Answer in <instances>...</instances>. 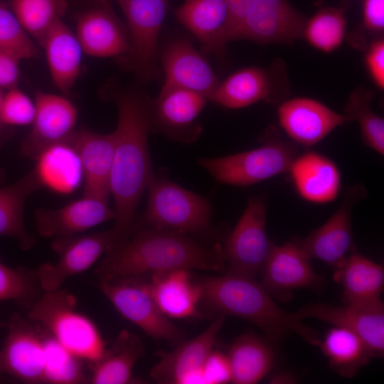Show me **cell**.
<instances>
[{
  "label": "cell",
  "instance_id": "6da1fadb",
  "mask_svg": "<svg viewBox=\"0 0 384 384\" xmlns=\"http://www.w3.org/2000/svg\"><path fill=\"white\" fill-rule=\"evenodd\" d=\"M109 99L118 111L110 180L113 227L124 241L132 233L137 206L156 174L149 149L153 99L139 87L114 90Z\"/></svg>",
  "mask_w": 384,
  "mask_h": 384
},
{
  "label": "cell",
  "instance_id": "7a4b0ae2",
  "mask_svg": "<svg viewBox=\"0 0 384 384\" xmlns=\"http://www.w3.org/2000/svg\"><path fill=\"white\" fill-rule=\"evenodd\" d=\"M225 267L220 245H205L170 230L140 227L106 252L95 273L99 281H111L178 269L219 272Z\"/></svg>",
  "mask_w": 384,
  "mask_h": 384
},
{
  "label": "cell",
  "instance_id": "3957f363",
  "mask_svg": "<svg viewBox=\"0 0 384 384\" xmlns=\"http://www.w3.org/2000/svg\"><path fill=\"white\" fill-rule=\"evenodd\" d=\"M200 304L217 316H233L261 329L270 338L295 334L319 346L318 333L306 326L296 312L281 308L255 278L227 272L204 277L198 282Z\"/></svg>",
  "mask_w": 384,
  "mask_h": 384
},
{
  "label": "cell",
  "instance_id": "277c9868",
  "mask_svg": "<svg viewBox=\"0 0 384 384\" xmlns=\"http://www.w3.org/2000/svg\"><path fill=\"white\" fill-rule=\"evenodd\" d=\"M168 174L167 170L161 169L151 181L147 205L137 228L170 230L198 240L213 236L209 200L172 181Z\"/></svg>",
  "mask_w": 384,
  "mask_h": 384
},
{
  "label": "cell",
  "instance_id": "5b68a950",
  "mask_svg": "<svg viewBox=\"0 0 384 384\" xmlns=\"http://www.w3.org/2000/svg\"><path fill=\"white\" fill-rule=\"evenodd\" d=\"M26 317L90 364L100 360L107 348L94 321L78 311L75 297L60 288L43 291L28 309Z\"/></svg>",
  "mask_w": 384,
  "mask_h": 384
},
{
  "label": "cell",
  "instance_id": "8992f818",
  "mask_svg": "<svg viewBox=\"0 0 384 384\" xmlns=\"http://www.w3.org/2000/svg\"><path fill=\"white\" fill-rule=\"evenodd\" d=\"M127 21L129 49L122 65L141 85L161 77L159 38L171 0H117Z\"/></svg>",
  "mask_w": 384,
  "mask_h": 384
},
{
  "label": "cell",
  "instance_id": "52a82bcc",
  "mask_svg": "<svg viewBox=\"0 0 384 384\" xmlns=\"http://www.w3.org/2000/svg\"><path fill=\"white\" fill-rule=\"evenodd\" d=\"M290 143L273 137L259 147L228 156L198 159V164L220 183L247 186L288 171L296 156Z\"/></svg>",
  "mask_w": 384,
  "mask_h": 384
},
{
  "label": "cell",
  "instance_id": "ba28073f",
  "mask_svg": "<svg viewBox=\"0 0 384 384\" xmlns=\"http://www.w3.org/2000/svg\"><path fill=\"white\" fill-rule=\"evenodd\" d=\"M266 208L260 198L250 197L233 230L225 239L223 254L228 272L256 278L273 244L266 229Z\"/></svg>",
  "mask_w": 384,
  "mask_h": 384
},
{
  "label": "cell",
  "instance_id": "9c48e42d",
  "mask_svg": "<svg viewBox=\"0 0 384 384\" xmlns=\"http://www.w3.org/2000/svg\"><path fill=\"white\" fill-rule=\"evenodd\" d=\"M97 287L124 318L151 338L171 343L181 341V331L160 311L144 282L124 277L99 281Z\"/></svg>",
  "mask_w": 384,
  "mask_h": 384
},
{
  "label": "cell",
  "instance_id": "30bf717a",
  "mask_svg": "<svg viewBox=\"0 0 384 384\" xmlns=\"http://www.w3.org/2000/svg\"><path fill=\"white\" fill-rule=\"evenodd\" d=\"M119 242L113 227L88 235L55 239L52 247L58 254V260L54 263H43L36 271L41 289L60 288L69 277L90 268Z\"/></svg>",
  "mask_w": 384,
  "mask_h": 384
},
{
  "label": "cell",
  "instance_id": "8fae6325",
  "mask_svg": "<svg viewBox=\"0 0 384 384\" xmlns=\"http://www.w3.org/2000/svg\"><path fill=\"white\" fill-rule=\"evenodd\" d=\"M33 324L17 314L10 319L0 347V374L24 383H43V329Z\"/></svg>",
  "mask_w": 384,
  "mask_h": 384
},
{
  "label": "cell",
  "instance_id": "7c38bea8",
  "mask_svg": "<svg viewBox=\"0 0 384 384\" xmlns=\"http://www.w3.org/2000/svg\"><path fill=\"white\" fill-rule=\"evenodd\" d=\"M164 75L161 90L183 88L198 92L208 100L218 86V80L208 61L186 37L171 38L159 51Z\"/></svg>",
  "mask_w": 384,
  "mask_h": 384
},
{
  "label": "cell",
  "instance_id": "4fadbf2b",
  "mask_svg": "<svg viewBox=\"0 0 384 384\" xmlns=\"http://www.w3.org/2000/svg\"><path fill=\"white\" fill-rule=\"evenodd\" d=\"M225 317L217 316L204 331L190 340L181 341L173 351L156 352L159 358L151 370V378L161 384H204L203 366L213 349Z\"/></svg>",
  "mask_w": 384,
  "mask_h": 384
},
{
  "label": "cell",
  "instance_id": "5bb4252c",
  "mask_svg": "<svg viewBox=\"0 0 384 384\" xmlns=\"http://www.w3.org/2000/svg\"><path fill=\"white\" fill-rule=\"evenodd\" d=\"M208 100L204 95L186 89L161 90L153 99L151 132L179 143L197 141L202 133L197 118Z\"/></svg>",
  "mask_w": 384,
  "mask_h": 384
},
{
  "label": "cell",
  "instance_id": "9a60e30c",
  "mask_svg": "<svg viewBox=\"0 0 384 384\" xmlns=\"http://www.w3.org/2000/svg\"><path fill=\"white\" fill-rule=\"evenodd\" d=\"M32 129L21 145L23 156L37 159L48 147L67 142L75 132L78 110L64 96L38 91L35 94Z\"/></svg>",
  "mask_w": 384,
  "mask_h": 384
},
{
  "label": "cell",
  "instance_id": "2e32d148",
  "mask_svg": "<svg viewBox=\"0 0 384 384\" xmlns=\"http://www.w3.org/2000/svg\"><path fill=\"white\" fill-rule=\"evenodd\" d=\"M310 260L297 242L273 245L260 272V284L272 297L282 301L289 299L294 290L318 289L324 279Z\"/></svg>",
  "mask_w": 384,
  "mask_h": 384
},
{
  "label": "cell",
  "instance_id": "e0dca14e",
  "mask_svg": "<svg viewBox=\"0 0 384 384\" xmlns=\"http://www.w3.org/2000/svg\"><path fill=\"white\" fill-rule=\"evenodd\" d=\"M306 20L288 0H255L237 40L290 45L302 37Z\"/></svg>",
  "mask_w": 384,
  "mask_h": 384
},
{
  "label": "cell",
  "instance_id": "ac0fdd59",
  "mask_svg": "<svg viewBox=\"0 0 384 384\" xmlns=\"http://www.w3.org/2000/svg\"><path fill=\"white\" fill-rule=\"evenodd\" d=\"M302 319L314 318L350 330L366 344L372 357L384 353V307L345 303L344 306L309 304L296 312Z\"/></svg>",
  "mask_w": 384,
  "mask_h": 384
},
{
  "label": "cell",
  "instance_id": "d6986e66",
  "mask_svg": "<svg viewBox=\"0 0 384 384\" xmlns=\"http://www.w3.org/2000/svg\"><path fill=\"white\" fill-rule=\"evenodd\" d=\"M279 124L294 142L304 146L316 144L350 119L323 103L308 97L283 102L277 109Z\"/></svg>",
  "mask_w": 384,
  "mask_h": 384
},
{
  "label": "cell",
  "instance_id": "ffe728a7",
  "mask_svg": "<svg viewBox=\"0 0 384 384\" xmlns=\"http://www.w3.org/2000/svg\"><path fill=\"white\" fill-rule=\"evenodd\" d=\"M363 191H349L343 204L321 226L297 243L309 259L319 260L336 267L355 250L351 212Z\"/></svg>",
  "mask_w": 384,
  "mask_h": 384
},
{
  "label": "cell",
  "instance_id": "44dd1931",
  "mask_svg": "<svg viewBox=\"0 0 384 384\" xmlns=\"http://www.w3.org/2000/svg\"><path fill=\"white\" fill-rule=\"evenodd\" d=\"M68 144L76 152L84 178L82 196L108 201L114 157V134L75 130Z\"/></svg>",
  "mask_w": 384,
  "mask_h": 384
},
{
  "label": "cell",
  "instance_id": "7402d4cb",
  "mask_svg": "<svg viewBox=\"0 0 384 384\" xmlns=\"http://www.w3.org/2000/svg\"><path fill=\"white\" fill-rule=\"evenodd\" d=\"M108 201L82 196L58 209L38 208L35 212L38 233L53 239L70 238L102 223L114 220Z\"/></svg>",
  "mask_w": 384,
  "mask_h": 384
},
{
  "label": "cell",
  "instance_id": "603a6c76",
  "mask_svg": "<svg viewBox=\"0 0 384 384\" xmlns=\"http://www.w3.org/2000/svg\"><path fill=\"white\" fill-rule=\"evenodd\" d=\"M176 19L200 42L202 53L225 56L228 42L226 0H184L172 9Z\"/></svg>",
  "mask_w": 384,
  "mask_h": 384
},
{
  "label": "cell",
  "instance_id": "cb8c5ba5",
  "mask_svg": "<svg viewBox=\"0 0 384 384\" xmlns=\"http://www.w3.org/2000/svg\"><path fill=\"white\" fill-rule=\"evenodd\" d=\"M75 36L83 53L90 56L122 57L129 49L127 33L112 9L103 6L78 17Z\"/></svg>",
  "mask_w": 384,
  "mask_h": 384
},
{
  "label": "cell",
  "instance_id": "d4e9b609",
  "mask_svg": "<svg viewBox=\"0 0 384 384\" xmlns=\"http://www.w3.org/2000/svg\"><path fill=\"white\" fill-rule=\"evenodd\" d=\"M188 270L178 269L150 274L144 282L160 311L169 319H183L200 315L201 289L193 282Z\"/></svg>",
  "mask_w": 384,
  "mask_h": 384
},
{
  "label": "cell",
  "instance_id": "484cf974",
  "mask_svg": "<svg viewBox=\"0 0 384 384\" xmlns=\"http://www.w3.org/2000/svg\"><path fill=\"white\" fill-rule=\"evenodd\" d=\"M273 69L251 66L236 70L220 82L210 101L230 109H239L260 101L277 100Z\"/></svg>",
  "mask_w": 384,
  "mask_h": 384
},
{
  "label": "cell",
  "instance_id": "4316f807",
  "mask_svg": "<svg viewBox=\"0 0 384 384\" xmlns=\"http://www.w3.org/2000/svg\"><path fill=\"white\" fill-rule=\"evenodd\" d=\"M299 195L314 203L334 201L340 191L341 174L326 156L309 151L293 160L288 170Z\"/></svg>",
  "mask_w": 384,
  "mask_h": 384
},
{
  "label": "cell",
  "instance_id": "83f0119b",
  "mask_svg": "<svg viewBox=\"0 0 384 384\" xmlns=\"http://www.w3.org/2000/svg\"><path fill=\"white\" fill-rule=\"evenodd\" d=\"M334 269V279L342 287L344 303L383 305L380 296L384 287V269L381 265L355 250Z\"/></svg>",
  "mask_w": 384,
  "mask_h": 384
},
{
  "label": "cell",
  "instance_id": "f1b7e54d",
  "mask_svg": "<svg viewBox=\"0 0 384 384\" xmlns=\"http://www.w3.org/2000/svg\"><path fill=\"white\" fill-rule=\"evenodd\" d=\"M143 343L134 333L124 329L119 332L102 357L90 364L92 384H129L140 383L133 375L137 361L144 355Z\"/></svg>",
  "mask_w": 384,
  "mask_h": 384
},
{
  "label": "cell",
  "instance_id": "f546056e",
  "mask_svg": "<svg viewBox=\"0 0 384 384\" xmlns=\"http://www.w3.org/2000/svg\"><path fill=\"white\" fill-rule=\"evenodd\" d=\"M42 47L54 85L68 94L79 76L83 53L75 34L60 18L50 29Z\"/></svg>",
  "mask_w": 384,
  "mask_h": 384
},
{
  "label": "cell",
  "instance_id": "4dcf8cb0",
  "mask_svg": "<svg viewBox=\"0 0 384 384\" xmlns=\"http://www.w3.org/2000/svg\"><path fill=\"white\" fill-rule=\"evenodd\" d=\"M232 370V383L255 384L272 370L275 352L267 338L247 332L238 336L232 343L228 353Z\"/></svg>",
  "mask_w": 384,
  "mask_h": 384
},
{
  "label": "cell",
  "instance_id": "1f68e13d",
  "mask_svg": "<svg viewBox=\"0 0 384 384\" xmlns=\"http://www.w3.org/2000/svg\"><path fill=\"white\" fill-rule=\"evenodd\" d=\"M41 186L33 169L16 182L0 187V236L16 239L24 250L31 249L36 242L24 225V206L28 197Z\"/></svg>",
  "mask_w": 384,
  "mask_h": 384
},
{
  "label": "cell",
  "instance_id": "d6a6232c",
  "mask_svg": "<svg viewBox=\"0 0 384 384\" xmlns=\"http://www.w3.org/2000/svg\"><path fill=\"white\" fill-rule=\"evenodd\" d=\"M35 170L43 186L59 193H70L82 174L79 158L67 142L54 144L36 159Z\"/></svg>",
  "mask_w": 384,
  "mask_h": 384
},
{
  "label": "cell",
  "instance_id": "836d02e7",
  "mask_svg": "<svg viewBox=\"0 0 384 384\" xmlns=\"http://www.w3.org/2000/svg\"><path fill=\"white\" fill-rule=\"evenodd\" d=\"M319 346L332 369L345 378L355 376L372 358L360 336L339 326L329 329Z\"/></svg>",
  "mask_w": 384,
  "mask_h": 384
},
{
  "label": "cell",
  "instance_id": "e575fe53",
  "mask_svg": "<svg viewBox=\"0 0 384 384\" xmlns=\"http://www.w3.org/2000/svg\"><path fill=\"white\" fill-rule=\"evenodd\" d=\"M11 7L26 33L42 46L55 23L65 14L66 0H11Z\"/></svg>",
  "mask_w": 384,
  "mask_h": 384
},
{
  "label": "cell",
  "instance_id": "d590c367",
  "mask_svg": "<svg viewBox=\"0 0 384 384\" xmlns=\"http://www.w3.org/2000/svg\"><path fill=\"white\" fill-rule=\"evenodd\" d=\"M43 383L82 384L88 383L80 358L63 346L43 329Z\"/></svg>",
  "mask_w": 384,
  "mask_h": 384
},
{
  "label": "cell",
  "instance_id": "8d00e7d4",
  "mask_svg": "<svg viewBox=\"0 0 384 384\" xmlns=\"http://www.w3.org/2000/svg\"><path fill=\"white\" fill-rule=\"evenodd\" d=\"M346 25L342 8H322L306 20L302 36L314 48L329 53L341 45L346 35Z\"/></svg>",
  "mask_w": 384,
  "mask_h": 384
},
{
  "label": "cell",
  "instance_id": "74e56055",
  "mask_svg": "<svg viewBox=\"0 0 384 384\" xmlns=\"http://www.w3.org/2000/svg\"><path fill=\"white\" fill-rule=\"evenodd\" d=\"M373 92L363 87L354 89L344 107L351 122H358L363 142L380 155L384 154V120L371 110Z\"/></svg>",
  "mask_w": 384,
  "mask_h": 384
},
{
  "label": "cell",
  "instance_id": "f35d334b",
  "mask_svg": "<svg viewBox=\"0 0 384 384\" xmlns=\"http://www.w3.org/2000/svg\"><path fill=\"white\" fill-rule=\"evenodd\" d=\"M40 289L36 271L0 262V302L12 301L28 309L40 296Z\"/></svg>",
  "mask_w": 384,
  "mask_h": 384
},
{
  "label": "cell",
  "instance_id": "ab89813d",
  "mask_svg": "<svg viewBox=\"0 0 384 384\" xmlns=\"http://www.w3.org/2000/svg\"><path fill=\"white\" fill-rule=\"evenodd\" d=\"M0 49L20 60L37 57L39 51L31 37L26 33L17 17L0 0Z\"/></svg>",
  "mask_w": 384,
  "mask_h": 384
},
{
  "label": "cell",
  "instance_id": "60d3db41",
  "mask_svg": "<svg viewBox=\"0 0 384 384\" xmlns=\"http://www.w3.org/2000/svg\"><path fill=\"white\" fill-rule=\"evenodd\" d=\"M35 112L34 102L16 86L3 96L0 120L9 125H28L33 122Z\"/></svg>",
  "mask_w": 384,
  "mask_h": 384
},
{
  "label": "cell",
  "instance_id": "b9f144b4",
  "mask_svg": "<svg viewBox=\"0 0 384 384\" xmlns=\"http://www.w3.org/2000/svg\"><path fill=\"white\" fill-rule=\"evenodd\" d=\"M202 375L204 384L232 383V370L228 355L213 349L205 361Z\"/></svg>",
  "mask_w": 384,
  "mask_h": 384
},
{
  "label": "cell",
  "instance_id": "7bdbcfd3",
  "mask_svg": "<svg viewBox=\"0 0 384 384\" xmlns=\"http://www.w3.org/2000/svg\"><path fill=\"white\" fill-rule=\"evenodd\" d=\"M365 64L369 75L380 90L384 88V41L371 42L365 54Z\"/></svg>",
  "mask_w": 384,
  "mask_h": 384
},
{
  "label": "cell",
  "instance_id": "ee69618b",
  "mask_svg": "<svg viewBox=\"0 0 384 384\" xmlns=\"http://www.w3.org/2000/svg\"><path fill=\"white\" fill-rule=\"evenodd\" d=\"M255 0H226L228 10V41H237L242 23Z\"/></svg>",
  "mask_w": 384,
  "mask_h": 384
},
{
  "label": "cell",
  "instance_id": "f6af8a7d",
  "mask_svg": "<svg viewBox=\"0 0 384 384\" xmlns=\"http://www.w3.org/2000/svg\"><path fill=\"white\" fill-rule=\"evenodd\" d=\"M363 26L370 33L381 34L384 31V0H364Z\"/></svg>",
  "mask_w": 384,
  "mask_h": 384
},
{
  "label": "cell",
  "instance_id": "bcb514c9",
  "mask_svg": "<svg viewBox=\"0 0 384 384\" xmlns=\"http://www.w3.org/2000/svg\"><path fill=\"white\" fill-rule=\"evenodd\" d=\"M21 60L14 55L0 49V88L9 90L16 86Z\"/></svg>",
  "mask_w": 384,
  "mask_h": 384
},
{
  "label": "cell",
  "instance_id": "7dc6e473",
  "mask_svg": "<svg viewBox=\"0 0 384 384\" xmlns=\"http://www.w3.org/2000/svg\"><path fill=\"white\" fill-rule=\"evenodd\" d=\"M294 379L293 378L292 375L287 373H282V374H278L274 376V378L272 379V383H292V381H294Z\"/></svg>",
  "mask_w": 384,
  "mask_h": 384
},
{
  "label": "cell",
  "instance_id": "c3c4849f",
  "mask_svg": "<svg viewBox=\"0 0 384 384\" xmlns=\"http://www.w3.org/2000/svg\"><path fill=\"white\" fill-rule=\"evenodd\" d=\"M97 1L98 2H100L101 6L110 8L109 3L111 0H97Z\"/></svg>",
  "mask_w": 384,
  "mask_h": 384
},
{
  "label": "cell",
  "instance_id": "681fc988",
  "mask_svg": "<svg viewBox=\"0 0 384 384\" xmlns=\"http://www.w3.org/2000/svg\"><path fill=\"white\" fill-rule=\"evenodd\" d=\"M5 174L2 169H0V184L4 182Z\"/></svg>",
  "mask_w": 384,
  "mask_h": 384
},
{
  "label": "cell",
  "instance_id": "f907efd6",
  "mask_svg": "<svg viewBox=\"0 0 384 384\" xmlns=\"http://www.w3.org/2000/svg\"><path fill=\"white\" fill-rule=\"evenodd\" d=\"M6 326H7V323L1 321L0 320V327H4H4H6Z\"/></svg>",
  "mask_w": 384,
  "mask_h": 384
},
{
  "label": "cell",
  "instance_id": "816d5d0a",
  "mask_svg": "<svg viewBox=\"0 0 384 384\" xmlns=\"http://www.w3.org/2000/svg\"><path fill=\"white\" fill-rule=\"evenodd\" d=\"M3 95L1 94V90H0V111H1V102H2V99H3ZM1 120H0V124H1Z\"/></svg>",
  "mask_w": 384,
  "mask_h": 384
}]
</instances>
